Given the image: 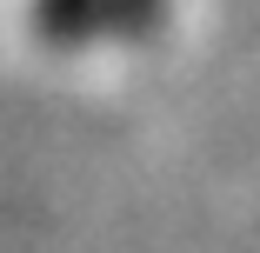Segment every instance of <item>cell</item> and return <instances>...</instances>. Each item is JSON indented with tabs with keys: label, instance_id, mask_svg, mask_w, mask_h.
Listing matches in <instances>:
<instances>
[{
	"label": "cell",
	"instance_id": "cell-2",
	"mask_svg": "<svg viewBox=\"0 0 260 253\" xmlns=\"http://www.w3.org/2000/svg\"><path fill=\"white\" fill-rule=\"evenodd\" d=\"M167 20V0H107V33L120 40H153Z\"/></svg>",
	"mask_w": 260,
	"mask_h": 253
},
{
	"label": "cell",
	"instance_id": "cell-1",
	"mask_svg": "<svg viewBox=\"0 0 260 253\" xmlns=\"http://www.w3.org/2000/svg\"><path fill=\"white\" fill-rule=\"evenodd\" d=\"M34 20L47 47H87L107 27V0H34Z\"/></svg>",
	"mask_w": 260,
	"mask_h": 253
}]
</instances>
